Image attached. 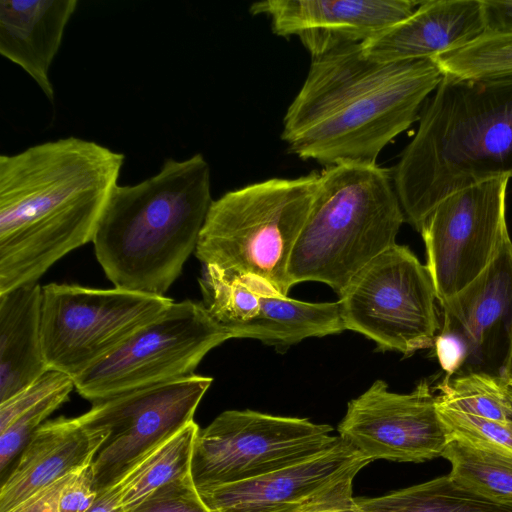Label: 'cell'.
<instances>
[{
    "instance_id": "15",
    "label": "cell",
    "mask_w": 512,
    "mask_h": 512,
    "mask_svg": "<svg viewBox=\"0 0 512 512\" xmlns=\"http://www.w3.org/2000/svg\"><path fill=\"white\" fill-rule=\"evenodd\" d=\"M440 332L467 347L462 372L502 376L512 347V240L507 238L488 267L466 288L441 304Z\"/></svg>"
},
{
    "instance_id": "32",
    "label": "cell",
    "mask_w": 512,
    "mask_h": 512,
    "mask_svg": "<svg viewBox=\"0 0 512 512\" xmlns=\"http://www.w3.org/2000/svg\"><path fill=\"white\" fill-rule=\"evenodd\" d=\"M71 474L37 491L9 512H59L61 492Z\"/></svg>"
},
{
    "instance_id": "34",
    "label": "cell",
    "mask_w": 512,
    "mask_h": 512,
    "mask_svg": "<svg viewBox=\"0 0 512 512\" xmlns=\"http://www.w3.org/2000/svg\"><path fill=\"white\" fill-rule=\"evenodd\" d=\"M302 512H370L364 509L353 492L342 494L332 499L318 503ZM394 512V511H386Z\"/></svg>"
},
{
    "instance_id": "19",
    "label": "cell",
    "mask_w": 512,
    "mask_h": 512,
    "mask_svg": "<svg viewBox=\"0 0 512 512\" xmlns=\"http://www.w3.org/2000/svg\"><path fill=\"white\" fill-rule=\"evenodd\" d=\"M77 0H1L0 54L21 67L53 102L49 71Z\"/></svg>"
},
{
    "instance_id": "23",
    "label": "cell",
    "mask_w": 512,
    "mask_h": 512,
    "mask_svg": "<svg viewBox=\"0 0 512 512\" xmlns=\"http://www.w3.org/2000/svg\"><path fill=\"white\" fill-rule=\"evenodd\" d=\"M356 499L370 512H512L511 503L472 491L449 474L382 496Z\"/></svg>"
},
{
    "instance_id": "21",
    "label": "cell",
    "mask_w": 512,
    "mask_h": 512,
    "mask_svg": "<svg viewBox=\"0 0 512 512\" xmlns=\"http://www.w3.org/2000/svg\"><path fill=\"white\" fill-rule=\"evenodd\" d=\"M259 307L235 338H252L288 346L309 337L337 334L345 329L339 301L309 303L279 294L258 280Z\"/></svg>"
},
{
    "instance_id": "37",
    "label": "cell",
    "mask_w": 512,
    "mask_h": 512,
    "mask_svg": "<svg viewBox=\"0 0 512 512\" xmlns=\"http://www.w3.org/2000/svg\"><path fill=\"white\" fill-rule=\"evenodd\" d=\"M509 392H510V396L512 398V386L509 385Z\"/></svg>"
},
{
    "instance_id": "3",
    "label": "cell",
    "mask_w": 512,
    "mask_h": 512,
    "mask_svg": "<svg viewBox=\"0 0 512 512\" xmlns=\"http://www.w3.org/2000/svg\"><path fill=\"white\" fill-rule=\"evenodd\" d=\"M418 121L392 176L405 219L420 232L449 195L493 178H512V75H444Z\"/></svg>"
},
{
    "instance_id": "31",
    "label": "cell",
    "mask_w": 512,
    "mask_h": 512,
    "mask_svg": "<svg viewBox=\"0 0 512 512\" xmlns=\"http://www.w3.org/2000/svg\"><path fill=\"white\" fill-rule=\"evenodd\" d=\"M435 352L446 376L458 374L467 359V347L457 335L439 332L434 341Z\"/></svg>"
},
{
    "instance_id": "18",
    "label": "cell",
    "mask_w": 512,
    "mask_h": 512,
    "mask_svg": "<svg viewBox=\"0 0 512 512\" xmlns=\"http://www.w3.org/2000/svg\"><path fill=\"white\" fill-rule=\"evenodd\" d=\"M108 436L79 416L46 421L23 448L0 486V512H9L53 482L93 462Z\"/></svg>"
},
{
    "instance_id": "4",
    "label": "cell",
    "mask_w": 512,
    "mask_h": 512,
    "mask_svg": "<svg viewBox=\"0 0 512 512\" xmlns=\"http://www.w3.org/2000/svg\"><path fill=\"white\" fill-rule=\"evenodd\" d=\"M212 202L201 153L166 159L152 177L117 185L92 240L107 278L117 288L165 296L195 252Z\"/></svg>"
},
{
    "instance_id": "16",
    "label": "cell",
    "mask_w": 512,
    "mask_h": 512,
    "mask_svg": "<svg viewBox=\"0 0 512 512\" xmlns=\"http://www.w3.org/2000/svg\"><path fill=\"white\" fill-rule=\"evenodd\" d=\"M412 0H267L250 6L271 19L273 32L297 36L311 57L338 47L362 44L408 17Z\"/></svg>"
},
{
    "instance_id": "9",
    "label": "cell",
    "mask_w": 512,
    "mask_h": 512,
    "mask_svg": "<svg viewBox=\"0 0 512 512\" xmlns=\"http://www.w3.org/2000/svg\"><path fill=\"white\" fill-rule=\"evenodd\" d=\"M332 431L330 425L307 418L224 411L196 436L193 481L201 490L298 464L339 444Z\"/></svg>"
},
{
    "instance_id": "13",
    "label": "cell",
    "mask_w": 512,
    "mask_h": 512,
    "mask_svg": "<svg viewBox=\"0 0 512 512\" xmlns=\"http://www.w3.org/2000/svg\"><path fill=\"white\" fill-rule=\"evenodd\" d=\"M337 430L345 444L371 461L425 462L442 456L451 440L426 379L405 394L376 380L348 403Z\"/></svg>"
},
{
    "instance_id": "25",
    "label": "cell",
    "mask_w": 512,
    "mask_h": 512,
    "mask_svg": "<svg viewBox=\"0 0 512 512\" xmlns=\"http://www.w3.org/2000/svg\"><path fill=\"white\" fill-rule=\"evenodd\" d=\"M451 463L449 476L492 500L512 504V453L451 437L442 456Z\"/></svg>"
},
{
    "instance_id": "30",
    "label": "cell",
    "mask_w": 512,
    "mask_h": 512,
    "mask_svg": "<svg viewBox=\"0 0 512 512\" xmlns=\"http://www.w3.org/2000/svg\"><path fill=\"white\" fill-rule=\"evenodd\" d=\"M97 496L92 463L73 472L62 489L59 512H86Z\"/></svg>"
},
{
    "instance_id": "20",
    "label": "cell",
    "mask_w": 512,
    "mask_h": 512,
    "mask_svg": "<svg viewBox=\"0 0 512 512\" xmlns=\"http://www.w3.org/2000/svg\"><path fill=\"white\" fill-rule=\"evenodd\" d=\"M41 309L42 287L37 282L0 294V403L49 370L42 347Z\"/></svg>"
},
{
    "instance_id": "2",
    "label": "cell",
    "mask_w": 512,
    "mask_h": 512,
    "mask_svg": "<svg viewBox=\"0 0 512 512\" xmlns=\"http://www.w3.org/2000/svg\"><path fill=\"white\" fill-rule=\"evenodd\" d=\"M444 74L433 59L382 63L361 44L312 58L283 119L291 153L325 167L376 164L384 147L416 120Z\"/></svg>"
},
{
    "instance_id": "8",
    "label": "cell",
    "mask_w": 512,
    "mask_h": 512,
    "mask_svg": "<svg viewBox=\"0 0 512 512\" xmlns=\"http://www.w3.org/2000/svg\"><path fill=\"white\" fill-rule=\"evenodd\" d=\"M338 301L345 329L366 336L383 351L412 355L434 345L440 330L430 272L397 243L365 266Z\"/></svg>"
},
{
    "instance_id": "28",
    "label": "cell",
    "mask_w": 512,
    "mask_h": 512,
    "mask_svg": "<svg viewBox=\"0 0 512 512\" xmlns=\"http://www.w3.org/2000/svg\"><path fill=\"white\" fill-rule=\"evenodd\" d=\"M439 416L451 437L488 445L512 453V425L437 405Z\"/></svg>"
},
{
    "instance_id": "14",
    "label": "cell",
    "mask_w": 512,
    "mask_h": 512,
    "mask_svg": "<svg viewBox=\"0 0 512 512\" xmlns=\"http://www.w3.org/2000/svg\"><path fill=\"white\" fill-rule=\"evenodd\" d=\"M371 462L341 440L298 464L198 491L213 512H302L353 492V479Z\"/></svg>"
},
{
    "instance_id": "7",
    "label": "cell",
    "mask_w": 512,
    "mask_h": 512,
    "mask_svg": "<svg viewBox=\"0 0 512 512\" xmlns=\"http://www.w3.org/2000/svg\"><path fill=\"white\" fill-rule=\"evenodd\" d=\"M172 303L166 296L117 287L43 286L41 337L49 370L78 377Z\"/></svg>"
},
{
    "instance_id": "33",
    "label": "cell",
    "mask_w": 512,
    "mask_h": 512,
    "mask_svg": "<svg viewBox=\"0 0 512 512\" xmlns=\"http://www.w3.org/2000/svg\"><path fill=\"white\" fill-rule=\"evenodd\" d=\"M486 31L512 30V0H483Z\"/></svg>"
},
{
    "instance_id": "38",
    "label": "cell",
    "mask_w": 512,
    "mask_h": 512,
    "mask_svg": "<svg viewBox=\"0 0 512 512\" xmlns=\"http://www.w3.org/2000/svg\"><path fill=\"white\" fill-rule=\"evenodd\" d=\"M511 425H512V420L510 421Z\"/></svg>"
},
{
    "instance_id": "17",
    "label": "cell",
    "mask_w": 512,
    "mask_h": 512,
    "mask_svg": "<svg viewBox=\"0 0 512 512\" xmlns=\"http://www.w3.org/2000/svg\"><path fill=\"white\" fill-rule=\"evenodd\" d=\"M485 31L483 0H429L361 48L367 58L382 63L435 59Z\"/></svg>"
},
{
    "instance_id": "29",
    "label": "cell",
    "mask_w": 512,
    "mask_h": 512,
    "mask_svg": "<svg viewBox=\"0 0 512 512\" xmlns=\"http://www.w3.org/2000/svg\"><path fill=\"white\" fill-rule=\"evenodd\" d=\"M129 512H213L202 499L191 473L148 495Z\"/></svg>"
},
{
    "instance_id": "10",
    "label": "cell",
    "mask_w": 512,
    "mask_h": 512,
    "mask_svg": "<svg viewBox=\"0 0 512 512\" xmlns=\"http://www.w3.org/2000/svg\"><path fill=\"white\" fill-rule=\"evenodd\" d=\"M231 335L202 303L174 302L124 344L74 378L76 391L91 403L194 374L213 348Z\"/></svg>"
},
{
    "instance_id": "11",
    "label": "cell",
    "mask_w": 512,
    "mask_h": 512,
    "mask_svg": "<svg viewBox=\"0 0 512 512\" xmlns=\"http://www.w3.org/2000/svg\"><path fill=\"white\" fill-rule=\"evenodd\" d=\"M211 383V377L192 374L92 403L79 416L81 422L108 432L92 462L95 490L115 485L153 449L192 422Z\"/></svg>"
},
{
    "instance_id": "27",
    "label": "cell",
    "mask_w": 512,
    "mask_h": 512,
    "mask_svg": "<svg viewBox=\"0 0 512 512\" xmlns=\"http://www.w3.org/2000/svg\"><path fill=\"white\" fill-rule=\"evenodd\" d=\"M442 73L461 79L512 75V30L485 31L467 45L433 59Z\"/></svg>"
},
{
    "instance_id": "5",
    "label": "cell",
    "mask_w": 512,
    "mask_h": 512,
    "mask_svg": "<svg viewBox=\"0 0 512 512\" xmlns=\"http://www.w3.org/2000/svg\"><path fill=\"white\" fill-rule=\"evenodd\" d=\"M405 220L390 170L377 163L325 167L292 251L291 286L317 281L340 296L365 266L396 244Z\"/></svg>"
},
{
    "instance_id": "1",
    "label": "cell",
    "mask_w": 512,
    "mask_h": 512,
    "mask_svg": "<svg viewBox=\"0 0 512 512\" xmlns=\"http://www.w3.org/2000/svg\"><path fill=\"white\" fill-rule=\"evenodd\" d=\"M124 159L74 136L0 156V294L92 242Z\"/></svg>"
},
{
    "instance_id": "22",
    "label": "cell",
    "mask_w": 512,
    "mask_h": 512,
    "mask_svg": "<svg viewBox=\"0 0 512 512\" xmlns=\"http://www.w3.org/2000/svg\"><path fill=\"white\" fill-rule=\"evenodd\" d=\"M74 379L48 370L34 383L0 403V473L2 479L33 434L68 399Z\"/></svg>"
},
{
    "instance_id": "6",
    "label": "cell",
    "mask_w": 512,
    "mask_h": 512,
    "mask_svg": "<svg viewBox=\"0 0 512 512\" xmlns=\"http://www.w3.org/2000/svg\"><path fill=\"white\" fill-rule=\"evenodd\" d=\"M320 172L271 178L213 200L195 255L229 276L258 279L283 296L288 267L310 213Z\"/></svg>"
},
{
    "instance_id": "36",
    "label": "cell",
    "mask_w": 512,
    "mask_h": 512,
    "mask_svg": "<svg viewBox=\"0 0 512 512\" xmlns=\"http://www.w3.org/2000/svg\"><path fill=\"white\" fill-rule=\"evenodd\" d=\"M503 377L507 383L512 386V347L506 362V366L503 372Z\"/></svg>"
},
{
    "instance_id": "12",
    "label": "cell",
    "mask_w": 512,
    "mask_h": 512,
    "mask_svg": "<svg viewBox=\"0 0 512 512\" xmlns=\"http://www.w3.org/2000/svg\"><path fill=\"white\" fill-rule=\"evenodd\" d=\"M510 178L498 177L459 190L441 201L420 233L438 302L472 283L509 238L506 196Z\"/></svg>"
},
{
    "instance_id": "26",
    "label": "cell",
    "mask_w": 512,
    "mask_h": 512,
    "mask_svg": "<svg viewBox=\"0 0 512 512\" xmlns=\"http://www.w3.org/2000/svg\"><path fill=\"white\" fill-rule=\"evenodd\" d=\"M436 389L438 406L500 422L512 420V398L502 376L462 372L446 376Z\"/></svg>"
},
{
    "instance_id": "24",
    "label": "cell",
    "mask_w": 512,
    "mask_h": 512,
    "mask_svg": "<svg viewBox=\"0 0 512 512\" xmlns=\"http://www.w3.org/2000/svg\"><path fill=\"white\" fill-rule=\"evenodd\" d=\"M199 430L193 420L153 449L113 485L127 512L156 489L191 473L193 448Z\"/></svg>"
},
{
    "instance_id": "35",
    "label": "cell",
    "mask_w": 512,
    "mask_h": 512,
    "mask_svg": "<svg viewBox=\"0 0 512 512\" xmlns=\"http://www.w3.org/2000/svg\"><path fill=\"white\" fill-rule=\"evenodd\" d=\"M86 512H127L119 501V496L114 486L97 492V496L91 507Z\"/></svg>"
}]
</instances>
